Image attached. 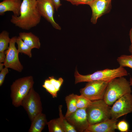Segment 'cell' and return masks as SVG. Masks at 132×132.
<instances>
[{
  "instance_id": "6da1fadb",
  "label": "cell",
  "mask_w": 132,
  "mask_h": 132,
  "mask_svg": "<svg viewBox=\"0 0 132 132\" xmlns=\"http://www.w3.org/2000/svg\"><path fill=\"white\" fill-rule=\"evenodd\" d=\"M36 0H23L19 16L12 15L11 22L16 26L28 30L40 22L41 16L36 7Z\"/></svg>"
},
{
  "instance_id": "7a4b0ae2",
  "label": "cell",
  "mask_w": 132,
  "mask_h": 132,
  "mask_svg": "<svg viewBox=\"0 0 132 132\" xmlns=\"http://www.w3.org/2000/svg\"><path fill=\"white\" fill-rule=\"evenodd\" d=\"M131 86L123 77L114 78L108 82L103 99L109 106L111 105L123 96L131 93Z\"/></svg>"
},
{
  "instance_id": "3957f363",
  "label": "cell",
  "mask_w": 132,
  "mask_h": 132,
  "mask_svg": "<svg viewBox=\"0 0 132 132\" xmlns=\"http://www.w3.org/2000/svg\"><path fill=\"white\" fill-rule=\"evenodd\" d=\"M128 73L123 67L112 69H106L97 71L91 74L82 75L80 74L76 68L75 73V83L94 81H102L109 82L112 79L128 75Z\"/></svg>"
},
{
  "instance_id": "277c9868",
  "label": "cell",
  "mask_w": 132,
  "mask_h": 132,
  "mask_svg": "<svg viewBox=\"0 0 132 132\" xmlns=\"http://www.w3.org/2000/svg\"><path fill=\"white\" fill-rule=\"evenodd\" d=\"M34 84L33 77L31 76L19 78L13 82L10 87V96L14 107L21 106L22 100Z\"/></svg>"
},
{
  "instance_id": "5b68a950",
  "label": "cell",
  "mask_w": 132,
  "mask_h": 132,
  "mask_svg": "<svg viewBox=\"0 0 132 132\" xmlns=\"http://www.w3.org/2000/svg\"><path fill=\"white\" fill-rule=\"evenodd\" d=\"M103 99L94 101L86 109L89 124L98 123L111 118L110 109Z\"/></svg>"
},
{
  "instance_id": "8992f818",
  "label": "cell",
  "mask_w": 132,
  "mask_h": 132,
  "mask_svg": "<svg viewBox=\"0 0 132 132\" xmlns=\"http://www.w3.org/2000/svg\"><path fill=\"white\" fill-rule=\"evenodd\" d=\"M21 106L26 111L31 122L42 113L43 109L40 96L33 87L22 100Z\"/></svg>"
},
{
  "instance_id": "52a82bcc",
  "label": "cell",
  "mask_w": 132,
  "mask_h": 132,
  "mask_svg": "<svg viewBox=\"0 0 132 132\" xmlns=\"http://www.w3.org/2000/svg\"><path fill=\"white\" fill-rule=\"evenodd\" d=\"M108 82L102 81L88 82L80 90L81 95L91 101L103 99Z\"/></svg>"
},
{
  "instance_id": "ba28073f",
  "label": "cell",
  "mask_w": 132,
  "mask_h": 132,
  "mask_svg": "<svg viewBox=\"0 0 132 132\" xmlns=\"http://www.w3.org/2000/svg\"><path fill=\"white\" fill-rule=\"evenodd\" d=\"M17 37L14 36L11 38L9 47L5 51L6 57L3 63L5 67L21 72L23 69V66L19 59V52L15 46Z\"/></svg>"
},
{
  "instance_id": "9c48e42d",
  "label": "cell",
  "mask_w": 132,
  "mask_h": 132,
  "mask_svg": "<svg viewBox=\"0 0 132 132\" xmlns=\"http://www.w3.org/2000/svg\"><path fill=\"white\" fill-rule=\"evenodd\" d=\"M111 119H117L132 112V94H127L117 100L110 110Z\"/></svg>"
},
{
  "instance_id": "30bf717a",
  "label": "cell",
  "mask_w": 132,
  "mask_h": 132,
  "mask_svg": "<svg viewBox=\"0 0 132 132\" xmlns=\"http://www.w3.org/2000/svg\"><path fill=\"white\" fill-rule=\"evenodd\" d=\"M37 8L41 15L49 22L54 28L59 30L61 27L55 21L54 18L55 7L52 0H36Z\"/></svg>"
},
{
  "instance_id": "8fae6325",
  "label": "cell",
  "mask_w": 132,
  "mask_h": 132,
  "mask_svg": "<svg viewBox=\"0 0 132 132\" xmlns=\"http://www.w3.org/2000/svg\"><path fill=\"white\" fill-rule=\"evenodd\" d=\"M86 109H78L70 115L65 117L68 121L77 132H85L89 125L87 118Z\"/></svg>"
},
{
  "instance_id": "7c38bea8",
  "label": "cell",
  "mask_w": 132,
  "mask_h": 132,
  "mask_svg": "<svg viewBox=\"0 0 132 132\" xmlns=\"http://www.w3.org/2000/svg\"><path fill=\"white\" fill-rule=\"evenodd\" d=\"M111 0H93L89 5L92 11L91 22L93 24H96L99 18L110 11Z\"/></svg>"
},
{
  "instance_id": "4fadbf2b",
  "label": "cell",
  "mask_w": 132,
  "mask_h": 132,
  "mask_svg": "<svg viewBox=\"0 0 132 132\" xmlns=\"http://www.w3.org/2000/svg\"><path fill=\"white\" fill-rule=\"evenodd\" d=\"M117 119H109L99 123L89 124L85 132H114L117 129Z\"/></svg>"
},
{
  "instance_id": "5bb4252c",
  "label": "cell",
  "mask_w": 132,
  "mask_h": 132,
  "mask_svg": "<svg viewBox=\"0 0 132 132\" xmlns=\"http://www.w3.org/2000/svg\"><path fill=\"white\" fill-rule=\"evenodd\" d=\"M22 2L21 0H4L0 3V15L7 11H12L14 15L19 16Z\"/></svg>"
},
{
  "instance_id": "9a60e30c",
  "label": "cell",
  "mask_w": 132,
  "mask_h": 132,
  "mask_svg": "<svg viewBox=\"0 0 132 132\" xmlns=\"http://www.w3.org/2000/svg\"><path fill=\"white\" fill-rule=\"evenodd\" d=\"M63 81V79L61 77L57 79L54 76H52L45 80L42 87L53 98H56Z\"/></svg>"
},
{
  "instance_id": "2e32d148",
  "label": "cell",
  "mask_w": 132,
  "mask_h": 132,
  "mask_svg": "<svg viewBox=\"0 0 132 132\" xmlns=\"http://www.w3.org/2000/svg\"><path fill=\"white\" fill-rule=\"evenodd\" d=\"M19 36L32 49L40 48L41 44L39 38L31 32H20Z\"/></svg>"
},
{
  "instance_id": "e0dca14e",
  "label": "cell",
  "mask_w": 132,
  "mask_h": 132,
  "mask_svg": "<svg viewBox=\"0 0 132 132\" xmlns=\"http://www.w3.org/2000/svg\"><path fill=\"white\" fill-rule=\"evenodd\" d=\"M47 121L45 115L42 113L35 117L31 121L29 132H41L47 125Z\"/></svg>"
},
{
  "instance_id": "ac0fdd59",
  "label": "cell",
  "mask_w": 132,
  "mask_h": 132,
  "mask_svg": "<svg viewBox=\"0 0 132 132\" xmlns=\"http://www.w3.org/2000/svg\"><path fill=\"white\" fill-rule=\"evenodd\" d=\"M77 95L72 93L66 97L65 100L67 109L65 117L69 116L78 109L76 106Z\"/></svg>"
},
{
  "instance_id": "d6986e66",
  "label": "cell",
  "mask_w": 132,
  "mask_h": 132,
  "mask_svg": "<svg viewBox=\"0 0 132 132\" xmlns=\"http://www.w3.org/2000/svg\"><path fill=\"white\" fill-rule=\"evenodd\" d=\"M62 105L58 107L59 117L60 123L65 132H77V131L75 128L70 124L63 114Z\"/></svg>"
},
{
  "instance_id": "ffe728a7",
  "label": "cell",
  "mask_w": 132,
  "mask_h": 132,
  "mask_svg": "<svg viewBox=\"0 0 132 132\" xmlns=\"http://www.w3.org/2000/svg\"><path fill=\"white\" fill-rule=\"evenodd\" d=\"M16 43L17 44V49L19 53L26 55L30 58L32 57V49L24 43L19 36L17 37Z\"/></svg>"
},
{
  "instance_id": "44dd1931",
  "label": "cell",
  "mask_w": 132,
  "mask_h": 132,
  "mask_svg": "<svg viewBox=\"0 0 132 132\" xmlns=\"http://www.w3.org/2000/svg\"><path fill=\"white\" fill-rule=\"evenodd\" d=\"M11 40L8 31L3 30L0 33V52L4 51L8 49Z\"/></svg>"
},
{
  "instance_id": "7402d4cb",
  "label": "cell",
  "mask_w": 132,
  "mask_h": 132,
  "mask_svg": "<svg viewBox=\"0 0 132 132\" xmlns=\"http://www.w3.org/2000/svg\"><path fill=\"white\" fill-rule=\"evenodd\" d=\"M47 125L49 132H65L59 118L50 120L48 122Z\"/></svg>"
},
{
  "instance_id": "603a6c76",
  "label": "cell",
  "mask_w": 132,
  "mask_h": 132,
  "mask_svg": "<svg viewBox=\"0 0 132 132\" xmlns=\"http://www.w3.org/2000/svg\"><path fill=\"white\" fill-rule=\"evenodd\" d=\"M117 61L120 67H127L132 69V55H122L117 58Z\"/></svg>"
},
{
  "instance_id": "cb8c5ba5",
  "label": "cell",
  "mask_w": 132,
  "mask_h": 132,
  "mask_svg": "<svg viewBox=\"0 0 132 132\" xmlns=\"http://www.w3.org/2000/svg\"><path fill=\"white\" fill-rule=\"evenodd\" d=\"M92 102L82 95H77L76 106L77 109L87 108L91 104Z\"/></svg>"
},
{
  "instance_id": "d4e9b609",
  "label": "cell",
  "mask_w": 132,
  "mask_h": 132,
  "mask_svg": "<svg viewBox=\"0 0 132 132\" xmlns=\"http://www.w3.org/2000/svg\"><path fill=\"white\" fill-rule=\"evenodd\" d=\"M117 129L121 132H128L129 129V125L128 122L124 120L119 121L117 124Z\"/></svg>"
},
{
  "instance_id": "484cf974",
  "label": "cell",
  "mask_w": 132,
  "mask_h": 132,
  "mask_svg": "<svg viewBox=\"0 0 132 132\" xmlns=\"http://www.w3.org/2000/svg\"><path fill=\"white\" fill-rule=\"evenodd\" d=\"M70 2L72 4L78 5L81 4L89 5L93 0H63Z\"/></svg>"
},
{
  "instance_id": "4316f807",
  "label": "cell",
  "mask_w": 132,
  "mask_h": 132,
  "mask_svg": "<svg viewBox=\"0 0 132 132\" xmlns=\"http://www.w3.org/2000/svg\"><path fill=\"white\" fill-rule=\"evenodd\" d=\"M9 72L8 68L5 67L0 72V86L3 84L6 75Z\"/></svg>"
},
{
  "instance_id": "83f0119b",
  "label": "cell",
  "mask_w": 132,
  "mask_h": 132,
  "mask_svg": "<svg viewBox=\"0 0 132 132\" xmlns=\"http://www.w3.org/2000/svg\"><path fill=\"white\" fill-rule=\"evenodd\" d=\"M54 5L55 9L57 11L61 5L60 0H52Z\"/></svg>"
},
{
  "instance_id": "f1b7e54d",
  "label": "cell",
  "mask_w": 132,
  "mask_h": 132,
  "mask_svg": "<svg viewBox=\"0 0 132 132\" xmlns=\"http://www.w3.org/2000/svg\"><path fill=\"white\" fill-rule=\"evenodd\" d=\"M6 57L5 51L0 52V63L4 62Z\"/></svg>"
},
{
  "instance_id": "f546056e",
  "label": "cell",
  "mask_w": 132,
  "mask_h": 132,
  "mask_svg": "<svg viewBox=\"0 0 132 132\" xmlns=\"http://www.w3.org/2000/svg\"><path fill=\"white\" fill-rule=\"evenodd\" d=\"M129 35L131 42V45H132V28L130 32Z\"/></svg>"
},
{
  "instance_id": "4dcf8cb0",
  "label": "cell",
  "mask_w": 132,
  "mask_h": 132,
  "mask_svg": "<svg viewBox=\"0 0 132 132\" xmlns=\"http://www.w3.org/2000/svg\"><path fill=\"white\" fill-rule=\"evenodd\" d=\"M4 66V63H0V71H1L4 68L3 66Z\"/></svg>"
},
{
  "instance_id": "1f68e13d",
  "label": "cell",
  "mask_w": 132,
  "mask_h": 132,
  "mask_svg": "<svg viewBox=\"0 0 132 132\" xmlns=\"http://www.w3.org/2000/svg\"><path fill=\"white\" fill-rule=\"evenodd\" d=\"M129 51L132 55V45H131L129 47Z\"/></svg>"
},
{
  "instance_id": "d6a6232c",
  "label": "cell",
  "mask_w": 132,
  "mask_h": 132,
  "mask_svg": "<svg viewBox=\"0 0 132 132\" xmlns=\"http://www.w3.org/2000/svg\"><path fill=\"white\" fill-rule=\"evenodd\" d=\"M129 82L130 85L132 86V77H131L130 78Z\"/></svg>"
},
{
  "instance_id": "836d02e7",
  "label": "cell",
  "mask_w": 132,
  "mask_h": 132,
  "mask_svg": "<svg viewBox=\"0 0 132 132\" xmlns=\"http://www.w3.org/2000/svg\"><path fill=\"white\" fill-rule=\"evenodd\" d=\"M131 131V132H132V131Z\"/></svg>"
}]
</instances>
